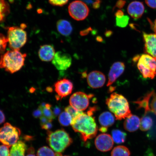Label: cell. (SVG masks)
<instances>
[{
    "mask_svg": "<svg viewBox=\"0 0 156 156\" xmlns=\"http://www.w3.org/2000/svg\"><path fill=\"white\" fill-rule=\"evenodd\" d=\"M27 155L26 156H36L35 154V149L33 147H31L27 150Z\"/></svg>",
    "mask_w": 156,
    "mask_h": 156,
    "instance_id": "60d3db41",
    "label": "cell"
},
{
    "mask_svg": "<svg viewBox=\"0 0 156 156\" xmlns=\"http://www.w3.org/2000/svg\"><path fill=\"white\" fill-rule=\"evenodd\" d=\"M101 3V0H95L92 5L93 8L95 9H98L100 6Z\"/></svg>",
    "mask_w": 156,
    "mask_h": 156,
    "instance_id": "ee69618b",
    "label": "cell"
},
{
    "mask_svg": "<svg viewBox=\"0 0 156 156\" xmlns=\"http://www.w3.org/2000/svg\"><path fill=\"white\" fill-rule=\"evenodd\" d=\"M153 30L154 31L155 34H156V19L154 21V24H153Z\"/></svg>",
    "mask_w": 156,
    "mask_h": 156,
    "instance_id": "c3c4849f",
    "label": "cell"
},
{
    "mask_svg": "<svg viewBox=\"0 0 156 156\" xmlns=\"http://www.w3.org/2000/svg\"></svg>",
    "mask_w": 156,
    "mask_h": 156,
    "instance_id": "f907efd6",
    "label": "cell"
},
{
    "mask_svg": "<svg viewBox=\"0 0 156 156\" xmlns=\"http://www.w3.org/2000/svg\"><path fill=\"white\" fill-rule=\"evenodd\" d=\"M26 56L18 50L8 51L0 58V68L12 74L16 73L24 66Z\"/></svg>",
    "mask_w": 156,
    "mask_h": 156,
    "instance_id": "3957f363",
    "label": "cell"
},
{
    "mask_svg": "<svg viewBox=\"0 0 156 156\" xmlns=\"http://www.w3.org/2000/svg\"><path fill=\"white\" fill-rule=\"evenodd\" d=\"M146 4L150 8L156 9V0H145Z\"/></svg>",
    "mask_w": 156,
    "mask_h": 156,
    "instance_id": "8d00e7d4",
    "label": "cell"
},
{
    "mask_svg": "<svg viewBox=\"0 0 156 156\" xmlns=\"http://www.w3.org/2000/svg\"><path fill=\"white\" fill-rule=\"evenodd\" d=\"M125 69V65L122 62H117L113 64L108 74V81L107 86L112 85L123 73Z\"/></svg>",
    "mask_w": 156,
    "mask_h": 156,
    "instance_id": "9a60e30c",
    "label": "cell"
},
{
    "mask_svg": "<svg viewBox=\"0 0 156 156\" xmlns=\"http://www.w3.org/2000/svg\"><path fill=\"white\" fill-rule=\"evenodd\" d=\"M95 145L98 151L107 152L112 150L114 145V141L110 134L103 133L97 136L95 140Z\"/></svg>",
    "mask_w": 156,
    "mask_h": 156,
    "instance_id": "7c38bea8",
    "label": "cell"
},
{
    "mask_svg": "<svg viewBox=\"0 0 156 156\" xmlns=\"http://www.w3.org/2000/svg\"><path fill=\"white\" fill-rule=\"evenodd\" d=\"M88 84L94 89L102 87L106 82L105 76L102 72L97 71L91 72L87 77Z\"/></svg>",
    "mask_w": 156,
    "mask_h": 156,
    "instance_id": "5bb4252c",
    "label": "cell"
},
{
    "mask_svg": "<svg viewBox=\"0 0 156 156\" xmlns=\"http://www.w3.org/2000/svg\"><path fill=\"white\" fill-rule=\"evenodd\" d=\"M56 27L58 32L64 36H69L73 32V28L71 23L65 20L58 21Z\"/></svg>",
    "mask_w": 156,
    "mask_h": 156,
    "instance_id": "d6986e66",
    "label": "cell"
},
{
    "mask_svg": "<svg viewBox=\"0 0 156 156\" xmlns=\"http://www.w3.org/2000/svg\"><path fill=\"white\" fill-rule=\"evenodd\" d=\"M47 142L51 149L57 153L64 152L73 143V139L69 134L62 129L54 132L47 130Z\"/></svg>",
    "mask_w": 156,
    "mask_h": 156,
    "instance_id": "277c9868",
    "label": "cell"
},
{
    "mask_svg": "<svg viewBox=\"0 0 156 156\" xmlns=\"http://www.w3.org/2000/svg\"><path fill=\"white\" fill-rule=\"evenodd\" d=\"M145 9L143 3L138 1L132 2L129 5L127 8L128 14L134 19L141 18L144 14Z\"/></svg>",
    "mask_w": 156,
    "mask_h": 156,
    "instance_id": "2e32d148",
    "label": "cell"
},
{
    "mask_svg": "<svg viewBox=\"0 0 156 156\" xmlns=\"http://www.w3.org/2000/svg\"><path fill=\"white\" fill-rule=\"evenodd\" d=\"M124 13L122 10H118L116 12L115 16L116 17H120L124 16Z\"/></svg>",
    "mask_w": 156,
    "mask_h": 156,
    "instance_id": "f6af8a7d",
    "label": "cell"
},
{
    "mask_svg": "<svg viewBox=\"0 0 156 156\" xmlns=\"http://www.w3.org/2000/svg\"><path fill=\"white\" fill-rule=\"evenodd\" d=\"M129 19L128 16L125 15L122 17H116V25L120 28H124L127 25Z\"/></svg>",
    "mask_w": 156,
    "mask_h": 156,
    "instance_id": "f546056e",
    "label": "cell"
},
{
    "mask_svg": "<svg viewBox=\"0 0 156 156\" xmlns=\"http://www.w3.org/2000/svg\"><path fill=\"white\" fill-rule=\"evenodd\" d=\"M69 1V0H49V2L52 5L61 7L66 5Z\"/></svg>",
    "mask_w": 156,
    "mask_h": 156,
    "instance_id": "836d02e7",
    "label": "cell"
},
{
    "mask_svg": "<svg viewBox=\"0 0 156 156\" xmlns=\"http://www.w3.org/2000/svg\"><path fill=\"white\" fill-rule=\"evenodd\" d=\"M24 24L20 27H13L8 28L7 39L10 48L18 50L26 43L27 37L24 30Z\"/></svg>",
    "mask_w": 156,
    "mask_h": 156,
    "instance_id": "8992f818",
    "label": "cell"
},
{
    "mask_svg": "<svg viewBox=\"0 0 156 156\" xmlns=\"http://www.w3.org/2000/svg\"><path fill=\"white\" fill-rule=\"evenodd\" d=\"M65 111L70 115L72 117L73 120L75 119L80 115L83 114L82 111H80L76 110L71 106H68L66 107L65 108Z\"/></svg>",
    "mask_w": 156,
    "mask_h": 156,
    "instance_id": "4dcf8cb0",
    "label": "cell"
},
{
    "mask_svg": "<svg viewBox=\"0 0 156 156\" xmlns=\"http://www.w3.org/2000/svg\"><path fill=\"white\" fill-rule=\"evenodd\" d=\"M112 136L114 142L117 144H121L125 142L126 134L120 130L114 129L112 130Z\"/></svg>",
    "mask_w": 156,
    "mask_h": 156,
    "instance_id": "cb8c5ba5",
    "label": "cell"
},
{
    "mask_svg": "<svg viewBox=\"0 0 156 156\" xmlns=\"http://www.w3.org/2000/svg\"><path fill=\"white\" fill-rule=\"evenodd\" d=\"M126 3V1L124 0H118L116 3L115 7L119 9H121L124 7Z\"/></svg>",
    "mask_w": 156,
    "mask_h": 156,
    "instance_id": "74e56055",
    "label": "cell"
},
{
    "mask_svg": "<svg viewBox=\"0 0 156 156\" xmlns=\"http://www.w3.org/2000/svg\"><path fill=\"white\" fill-rule=\"evenodd\" d=\"M5 117L4 113L2 111L0 110V125L5 122Z\"/></svg>",
    "mask_w": 156,
    "mask_h": 156,
    "instance_id": "7bdbcfd3",
    "label": "cell"
},
{
    "mask_svg": "<svg viewBox=\"0 0 156 156\" xmlns=\"http://www.w3.org/2000/svg\"><path fill=\"white\" fill-rule=\"evenodd\" d=\"M40 119L41 126L47 123L48 122H51L48 118H47L46 117L43 115L40 117Z\"/></svg>",
    "mask_w": 156,
    "mask_h": 156,
    "instance_id": "b9f144b4",
    "label": "cell"
},
{
    "mask_svg": "<svg viewBox=\"0 0 156 156\" xmlns=\"http://www.w3.org/2000/svg\"><path fill=\"white\" fill-rule=\"evenodd\" d=\"M41 127L43 129L47 130H50L52 127V122H48L43 125L41 126Z\"/></svg>",
    "mask_w": 156,
    "mask_h": 156,
    "instance_id": "f35d334b",
    "label": "cell"
},
{
    "mask_svg": "<svg viewBox=\"0 0 156 156\" xmlns=\"http://www.w3.org/2000/svg\"><path fill=\"white\" fill-rule=\"evenodd\" d=\"M73 120L72 117L67 112H62L58 117V121L62 126H67L71 124Z\"/></svg>",
    "mask_w": 156,
    "mask_h": 156,
    "instance_id": "83f0119b",
    "label": "cell"
},
{
    "mask_svg": "<svg viewBox=\"0 0 156 156\" xmlns=\"http://www.w3.org/2000/svg\"><path fill=\"white\" fill-rule=\"evenodd\" d=\"M89 29H87V30H83V32H81V35L82 36H85V35H87L89 33Z\"/></svg>",
    "mask_w": 156,
    "mask_h": 156,
    "instance_id": "7dc6e473",
    "label": "cell"
},
{
    "mask_svg": "<svg viewBox=\"0 0 156 156\" xmlns=\"http://www.w3.org/2000/svg\"><path fill=\"white\" fill-rule=\"evenodd\" d=\"M9 147L5 145H0V156H10Z\"/></svg>",
    "mask_w": 156,
    "mask_h": 156,
    "instance_id": "e575fe53",
    "label": "cell"
},
{
    "mask_svg": "<svg viewBox=\"0 0 156 156\" xmlns=\"http://www.w3.org/2000/svg\"><path fill=\"white\" fill-rule=\"evenodd\" d=\"M55 90L57 94V100H61L71 94L73 91V84L70 80L63 79L56 82L54 84Z\"/></svg>",
    "mask_w": 156,
    "mask_h": 156,
    "instance_id": "30bf717a",
    "label": "cell"
},
{
    "mask_svg": "<svg viewBox=\"0 0 156 156\" xmlns=\"http://www.w3.org/2000/svg\"><path fill=\"white\" fill-rule=\"evenodd\" d=\"M153 90L151 92L148 93L145 96L140 98L135 102L137 104L139 108H143L145 109V113L150 111L149 107V103L150 99L153 95Z\"/></svg>",
    "mask_w": 156,
    "mask_h": 156,
    "instance_id": "7402d4cb",
    "label": "cell"
},
{
    "mask_svg": "<svg viewBox=\"0 0 156 156\" xmlns=\"http://www.w3.org/2000/svg\"><path fill=\"white\" fill-rule=\"evenodd\" d=\"M106 102L109 110L114 114L117 120L125 119L132 114L128 100L121 94L112 93L106 99Z\"/></svg>",
    "mask_w": 156,
    "mask_h": 156,
    "instance_id": "7a4b0ae2",
    "label": "cell"
},
{
    "mask_svg": "<svg viewBox=\"0 0 156 156\" xmlns=\"http://www.w3.org/2000/svg\"><path fill=\"white\" fill-rule=\"evenodd\" d=\"M42 111L43 116L46 117L50 122L55 118L51 109V105L48 103H43L39 107Z\"/></svg>",
    "mask_w": 156,
    "mask_h": 156,
    "instance_id": "603a6c76",
    "label": "cell"
},
{
    "mask_svg": "<svg viewBox=\"0 0 156 156\" xmlns=\"http://www.w3.org/2000/svg\"><path fill=\"white\" fill-rule=\"evenodd\" d=\"M99 130L103 133H105L108 130V128L102 126L101 128H99Z\"/></svg>",
    "mask_w": 156,
    "mask_h": 156,
    "instance_id": "bcb514c9",
    "label": "cell"
},
{
    "mask_svg": "<svg viewBox=\"0 0 156 156\" xmlns=\"http://www.w3.org/2000/svg\"><path fill=\"white\" fill-rule=\"evenodd\" d=\"M93 96V94L87 95L81 91L76 92L70 97L69 100L70 106L76 110L83 112L88 107L89 99Z\"/></svg>",
    "mask_w": 156,
    "mask_h": 156,
    "instance_id": "9c48e42d",
    "label": "cell"
},
{
    "mask_svg": "<svg viewBox=\"0 0 156 156\" xmlns=\"http://www.w3.org/2000/svg\"><path fill=\"white\" fill-rule=\"evenodd\" d=\"M53 111V114L55 117L59 116L61 113V110L59 107L56 106L54 108Z\"/></svg>",
    "mask_w": 156,
    "mask_h": 156,
    "instance_id": "ab89813d",
    "label": "cell"
},
{
    "mask_svg": "<svg viewBox=\"0 0 156 156\" xmlns=\"http://www.w3.org/2000/svg\"><path fill=\"white\" fill-rule=\"evenodd\" d=\"M37 156H55V153L51 149L44 146L38 150L37 153Z\"/></svg>",
    "mask_w": 156,
    "mask_h": 156,
    "instance_id": "f1b7e54d",
    "label": "cell"
},
{
    "mask_svg": "<svg viewBox=\"0 0 156 156\" xmlns=\"http://www.w3.org/2000/svg\"><path fill=\"white\" fill-rule=\"evenodd\" d=\"M99 122L102 126L108 128L114 124L115 118L112 113L106 112H103L99 115Z\"/></svg>",
    "mask_w": 156,
    "mask_h": 156,
    "instance_id": "ffe728a7",
    "label": "cell"
},
{
    "mask_svg": "<svg viewBox=\"0 0 156 156\" xmlns=\"http://www.w3.org/2000/svg\"><path fill=\"white\" fill-rule=\"evenodd\" d=\"M32 115L34 118L37 119L40 118L43 115L42 111L38 107V109L34 111L33 112Z\"/></svg>",
    "mask_w": 156,
    "mask_h": 156,
    "instance_id": "d590c367",
    "label": "cell"
},
{
    "mask_svg": "<svg viewBox=\"0 0 156 156\" xmlns=\"http://www.w3.org/2000/svg\"><path fill=\"white\" fill-rule=\"evenodd\" d=\"M9 10L8 3L5 0H0V22L5 20L9 14Z\"/></svg>",
    "mask_w": 156,
    "mask_h": 156,
    "instance_id": "4316f807",
    "label": "cell"
},
{
    "mask_svg": "<svg viewBox=\"0 0 156 156\" xmlns=\"http://www.w3.org/2000/svg\"><path fill=\"white\" fill-rule=\"evenodd\" d=\"M151 98V102L149 103L150 111L156 115V93L154 91Z\"/></svg>",
    "mask_w": 156,
    "mask_h": 156,
    "instance_id": "d6a6232c",
    "label": "cell"
},
{
    "mask_svg": "<svg viewBox=\"0 0 156 156\" xmlns=\"http://www.w3.org/2000/svg\"><path fill=\"white\" fill-rule=\"evenodd\" d=\"M140 119L135 115H131L126 118L124 123V128L129 132H134L140 128Z\"/></svg>",
    "mask_w": 156,
    "mask_h": 156,
    "instance_id": "ac0fdd59",
    "label": "cell"
},
{
    "mask_svg": "<svg viewBox=\"0 0 156 156\" xmlns=\"http://www.w3.org/2000/svg\"><path fill=\"white\" fill-rule=\"evenodd\" d=\"M55 156H63L62 155V154L60 153H57L56 152L55 153Z\"/></svg>",
    "mask_w": 156,
    "mask_h": 156,
    "instance_id": "681fc988",
    "label": "cell"
},
{
    "mask_svg": "<svg viewBox=\"0 0 156 156\" xmlns=\"http://www.w3.org/2000/svg\"><path fill=\"white\" fill-rule=\"evenodd\" d=\"M72 61V58L69 54L58 51L55 53L52 60V64L58 70L65 71L71 66Z\"/></svg>",
    "mask_w": 156,
    "mask_h": 156,
    "instance_id": "8fae6325",
    "label": "cell"
},
{
    "mask_svg": "<svg viewBox=\"0 0 156 156\" xmlns=\"http://www.w3.org/2000/svg\"><path fill=\"white\" fill-rule=\"evenodd\" d=\"M38 54L39 58L42 61L48 62L53 60L55 52L53 46L45 44L40 47Z\"/></svg>",
    "mask_w": 156,
    "mask_h": 156,
    "instance_id": "e0dca14e",
    "label": "cell"
},
{
    "mask_svg": "<svg viewBox=\"0 0 156 156\" xmlns=\"http://www.w3.org/2000/svg\"><path fill=\"white\" fill-rule=\"evenodd\" d=\"M68 11L70 16L78 21L84 20L88 16L90 12L86 4L79 0L72 2L68 6Z\"/></svg>",
    "mask_w": 156,
    "mask_h": 156,
    "instance_id": "ba28073f",
    "label": "cell"
},
{
    "mask_svg": "<svg viewBox=\"0 0 156 156\" xmlns=\"http://www.w3.org/2000/svg\"><path fill=\"white\" fill-rule=\"evenodd\" d=\"M130 152L128 148L124 146H118L113 149L111 156H130Z\"/></svg>",
    "mask_w": 156,
    "mask_h": 156,
    "instance_id": "d4e9b609",
    "label": "cell"
},
{
    "mask_svg": "<svg viewBox=\"0 0 156 156\" xmlns=\"http://www.w3.org/2000/svg\"><path fill=\"white\" fill-rule=\"evenodd\" d=\"M71 125L74 131L80 134L84 142L94 138L98 129L94 117L87 113L83 112L72 120Z\"/></svg>",
    "mask_w": 156,
    "mask_h": 156,
    "instance_id": "6da1fadb",
    "label": "cell"
},
{
    "mask_svg": "<svg viewBox=\"0 0 156 156\" xmlns=\"http://www.w3.org/2000/svg\"><path fill=\"white\" fill-rule=\"evenodd\" d=\"M134 61H137V67L144 78L153 79L156 76V60L147 54L136 56Z\"/></svg>",
    "mask_w": 156,
    "mask_h": 156,
    "instance_id": "5b68a950",
    "label": "cell"
},
{
    "mask_svg": "<svg viewBox=\"0 0 156 156\" xmlns=\"http://www.w3.org/2000/svg\"><path fill=\"white\" fill-rule=\"evenodd\" d=\"M8 42L7 38L0 33V54H2L5 51Z\"/></svg>",
    "mask_w": 156,
    "mask_h": 156,
    "instance_id": "1f68e13d",
    "label": "cell"
},
{
    "mask_svg": "<svg viewBox=\"0 0 156 156\" xmlns=\"http://www.w3.org/2000/svg\"><path fill=\"white\" fill-rule=\"evenodd\" d=\"M20 129L5 123L0 128V142L9 148L16 144L21 134Z\"/></svg>",
    "mask_w": 156,
    "mask_h": 156,
    "instance_id": "52a82bcc",
    "label": "cell"
},
{
    "mask_svg": "<svg viewBox=\"0 0 156 156\" xmlns=\"http://www.w3.org/2000/svg\"><path fill=\"white\" fill-rule=\"evenodd\" d=\"M143 37L145 53L156 60V34H148L144 32Z\"/></svg>",
    "mask_w": 156,
    "mask_h": 156,
    "instance_id": "4fadbf2b",
    "label": "cell"
},
{
    "mask_svg": "<svg viewBox=\"0 0 156 156\" xmlns=\"http://www.w3.org/2000/svg\"><path fill=\"white\" fill-rule=\"evenodd\" d=\"M27 146L22 141H19L12 146L10 150V156H25Z\"/></svg>",
    "mask_w": 156,
    "mask_h": 156,
    "instance_id": "44dd1931",
    "label": "cell"
},
{
    "mask_svg": "<svg viewBox=\"0 0 156 156\" xmlns=\"http://www.w3.org/2000/svg\"><path fill=\"white\" fill-rule=\"evenodd\" d=\"M153 124V120L151 117L145 115L140 120V128L142 131H147L151 128Z\"/></svg>",
    "mask_w": 156,
    "mask_h": 156,
    "instance_id": "484cf974",
    "label": "cell"
}]
</instances>
